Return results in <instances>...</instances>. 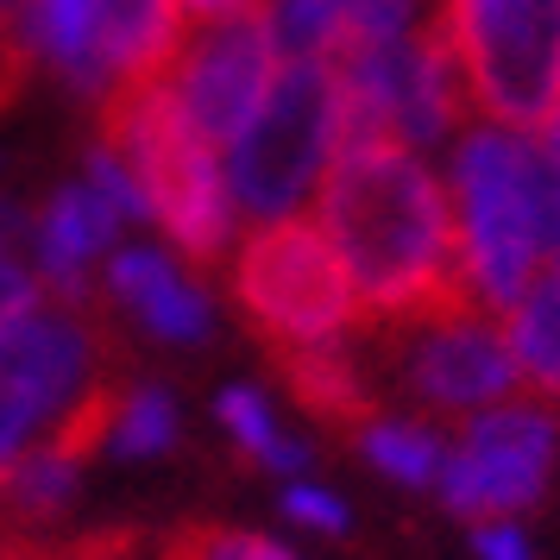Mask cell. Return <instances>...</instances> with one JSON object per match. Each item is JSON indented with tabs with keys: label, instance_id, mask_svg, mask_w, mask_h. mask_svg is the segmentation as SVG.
Returning <instances> with one entry per match:
<instances>
[{
	"label": "cell",
	"instance_id": "d4e9b609",
	"mask_svg": "<svg viewBox=\"0 0 560 560\" xmlns=\"http://www.w3.org/2000/svg\"><path fill=\"white\" fill-rule=\"evenodd\" d=\"M45 560H139V541L132 535H95V541H77V548H57Z\"/></svg>",
	"mask_w": 560,
	"mask_h": 560
},
{
	"label": "cell",
	"instance_id": "ac0fdd59",
	"mask_svg": "<svg viewBox=\"0 0 560 560\" xmlns=\"http://www.w3.org/2000/svg\"><path fill=\"white\" fill-rule=\"evenodd\" d=\"M359 447L404 485H429V479H441V466H447L441 441H434L422 422H378V416H372V422L359 429Z\"/></svg>",
	"mask_w": 560,
	"mask_h": 560
},
{
	"label": "cell",
	"instance_id": "2e32d148",
	"mask_svg": "<svg viewBox=\"0 0 560 560\" xmlns=\"http://www.w3.org/2000/svg\"><path fill=\"white\" fill-rule=\"evenodd\" d=\"M510 359L516 378H529L541 397H560V271H541L510 303Z\"/></svg>",
	"mask_w": 560,
	"mask_h": 560
},
{
	"label": "cell",
	"instance_id": "277c9868",
	"mask_svg": "<svg viewBox=\"0 0 560 560\" xmlns=\"http://www.w3.org/2000/svg\"><path fill=\"white\" fill-rule=\"evenodd\" d=\"M441 38L459 89L498 132L548 127L560 107V0H447Z\"/></svg>",
	"mask_w": 560,
	"mask_h": 560
},
{
	"label": "cell",
	"instance_id": "44dd1931",
	"mask_svg": "<svg viewBox=\"0 0 560 560\" xmlns=\"http://www.w3.org/2000/svg\"><path fill=\"white\" fill-rule=\"evenodd\" d=\"M177 441V409L164 390H127L120 416H114V447L120 454H158Z\"/></svg>",
	"mask_w": 560,
	"mask_h": 560
},
{
	"label": "cell",
	"instance_id": "cb8c5ba5",
	"mask_svg": "<svg viewBox=\"0 0 560 560\" xmlns=\"http://www.w3.org/2000/svg\"><path fill=\"white\" fill-rule=\"evenodd\" d=\"M32 303H38L32 278L20 271V258L0 246V322H7V315H20V308H32Z\"/></svg>",
	"mask_w": 560,
	"mask_h": 560
},
{
	"label": "cell",
	"instance_id": "e0dca14e",
	"mask_svg": "<svg viewBox=\"0 0 560 560\" xmlns=\"http://www.w3.org/2000/svg\"><path fill=\"white\" fill-rule=\"evenodd\" d=\"M258 20L278 63H334V51L347 45V26L328 0H271Z\"/></svg>",
	"mask_w": 560,
	"mask_h": 560
},
{
	"label": "cell",
	"instance_id": "30bf717a",
	"mask_svg": "<svg viewBox=\"0 0 560 560\" xmlns=\"http://www.w3.org/2000/svg\"><path fill=\"white\" fill-rule=\"evenodd\" d=\"M397 365V378L422 397L429 409H485L510 397L516 384V359L498 328H485L479 308L466 315H434V322H409V328L372 334Z\"/></svg>",
	"mask_w": 560,
	"mask_h": 560
},
{
	"label": "cell",
	"instance_id": "52a82bcc",
	"mask_svg": "<svg viewBox=\"0 0 560 560\" xmlns=\"http://www.w3.org/2000/svg\"><path fill=\"white\" fill-rule=\"evenodd\" d=\"M102 378V340L70 308H20L0 322V472L95 390Z\"/></svg>",
	"mask_w": 560,
	"mask_h": 560
},
{
	"label": "cell",
	"instance_id": "ffe728a7",
	"mask_svg": "<svg viewBox=\"0 0 560 560\" xmlns=\"http://www.w3.org/2000/svg\"><path fill=\"white\" fill-rule=\"evenodd\" d=\"M158 560H296L290 548H278L271 535H253V529H221V523H189L177 529Z\"/></svg>",
	"mask_w": 560,
	"mask_h": 560
},
{
	"label": "cell",
	"instance_id": "5bb4252c",
	"mask_svg": "<svg viewBox=\"0 0 560 560\" xmlns=\"http://www.w3.org/2000/svg\"><path fill=\"white\" fill-rule=\"evenodd\" d=\"M283 384L296 390V404L322 422H347V429H365L372 422V390L359 378V365L340 347H303V353H278Z\"/></svg>",
	"mask_w": 560,
	"mask_h": 560
},
{
	"label": "cell",
	"instance_id": "ba28073f",
	"mask_svg": "<svg viewBox=\"0 0 560 560\" xmlns=\"http://www.w3.org/2000/svg\"><path fill=\"white\" fill-rule=\"evenodd\" d=\"M271 82H278V51H271L258 13L183 32L177 57L164 70L171 102L183 107V120L196 127V139L214 145V152H228L233 139L246 132L258 102L271 95Z\"/></svg>",
	"mask_w": 560,
	"mask_h": 560
},
{
	"label": "cell",
	"instance_id": "603a6c76",
	"mask_svg": "<svg viewBox=\"0 0 560 560\" xmlns=\"http://www.w3.org/2000/svg\"><path fill=\"white\" fill-rule=\"evenodd\" d=\"M283 510H290L296 523H308V529H347V510H340V498L315 491V485H290Z\"/></svg>",
	"mask_w": 560,
	"mask_h": 560
},
{
	"label": "cell",
	"instance_id": "83f0119b",
	"mask_svg": "<svg viewBox=\"0 0 560 560\" xmlns=\"http://www.w3.org/2000/svg\"><path fill=\"white\" fill-rule=\"evenodd\" d=\"M548 164H555L548 183H560V107H555V120H548Z\"/></svg>",
	"mask_w": 560,
	"mask_h": 560
},
{
	"label": "cell",
	"instance_id": "f1b7e54d",
	"mask_svg": "<svg viewBox=\"0 0 560 560\" xmlns=\"http://www.w3.org/2000/svg\"><path fill=\"white\" fill-rule=\"evenodd\" d=\"M7 560H45V555H38V548H13Z\"/></svg>",
	"mask_w": 560,
	"mask_h": 560
},
{
	"label": "cell",
	"instance_id": "8992f818",
	"mask_svg": "<svg viewBox=\"0 0 560 560\" xmlns=\"http://www.w3.org/2000/svg\"><path fill=\"white\" fill-rule=\"evenodd\" d=\"M233 296L278 353L340 347L359 328L347 265L315 221H265L233 258Z\"/></svg>",
	"mask_w": 560,
	"mask_h": 560
},
{
	"label": "cell",
	"instance_id": "4fadbf2b",
	"mask_svg": "<svg viewBox=\"0 0 560 560\" xmlns=\"http://www.w3.org/2000/svg\"><path fill=\"white\" fill-rule=\"evenodd\" d=\"M120 221H127V214L107 202V196H95L89 183L57 189L51 208H45V221H38V271H45L63 296H77L82 271H89L107 246H114Z\"/></svg>",
	"mask_w": 560,
	"mask_h": 560
},
{
	"label": "cell",
	"instance_id": "6da1fadb",
	"mask_svg": "<svg viewBox=\"0 0 560 560\" xmlns=\"http://www.w3.org/2000/svg\"><path fill=\"white\" fill-rule=\"evenodd\" d=\"M315 228L347 265L365 334L479 308L459 258L454 208L422 171V158L404 145H340L322 177Z\"/></svg>",
	"mask_w": 560,
	"mask_h": 560
},
{
	"label": "cell",
	"instance_id": "7402d4cb",
	"mask_svg": "<svg viewBox=\"0 0 560 560\" xmlns=\"http://www.w3.org/2000/svg\"><path fill=\"white\" fill-rule=\"evenodd\" d=\"M347 38H397L416 20V0H328Z\"/></svg>",
	"mask_w": 560,
	"mask_h": 560
},
{
	"label": "cell",
	"instance_id": "7a4b0ae2",
	"mask_svg": "<svg viewBox=\"0 0 560 560\" xmlns=\"http://www.w3.org/2000/svg\"><path fill=\"white\" fill-rule=\"evenodd\" d=\"M107 152L127 164V177L145 196V214L177 240L183 253L208 265L221 258L233 233V196L228 177L214 164V145L196 139V127L183 120V107L171 102L164 77L120 82L107 95Z\"/></svg>",
	"mask_w": 560,
	"mask_h": 560
},
{
	"label": "cell",
	"instance_id": "3957f363",
	"mask_svg": "<svg viewBox=\"0 0 560 560\" xmlns=\"http://www.w3.org/2000/svg\"><path fill=\"white\" fill-rule=\"evenodd\" d=\"M459 258L472 296L510 308L541 271L548 240V171L516 132H472L454 158Z\"/></svg>",
	"mask_w": 560,
	"mask_h": 560
},
{
	"label": "cell",
	"instance_id": "9c48e42d",
	"mask_svg": "<svg viewBox=\"0 0 560 560\" xmlns=\"http://www.w3.org/2000/svg\"><path fill=\"white\" fill-rule=\"evenodd\" d=\"M560 447V416L535 404L485 409L479 422H466L459 447L441 466V491L459 516L472 523H504L510 510L541 498V479L555 466Z\"/></svg>",
	"mask_w": 560,
	"mask_h": 560
},
{
	"label": "cell",
	"instance_id": "7c38bea8",
	"mask_svg": "<svg viewBox=\"0 0 560 560\" xmlns=\"http://www.w3.org/2000/svg\"><path fill=\"white\" fill-rule=\"evenodd\" d=\"M107 290H114V303H127L164 340H202L208 334V296L171 258L145 253V246H127V253L107 258Z\"/></svg>",
	"mask_w": 560,
	"mask_h": 560
},
{
	"label": "cell",
	"instance_id": "5b68a950",
	"mask_svg": "<svg viewBox=\"0 0 560 560\" xmlns=\"http://www.w3.org/2000/svg\"><path fill=\"white\" fill-rule=\"evenodd\" d=\"M340 152V89L328 63H278L271 95L228 145V196L258 228L290 221Z\"/></svg>",
	"mask_w": 560,
	"mask_h": 560
},
{
	"label": "cell",
	"instance_id": "d6986e66",
	"mask_svg": "<svg viewBox=\"0 0 560 560\" xmlns=\"http://www.w3.org/2000/svg\"><path fill=\"white\" fill-rule=\"evenodd\" d=\"M221 422H228L233 441H240L246 454H258L265 466H278V472H296V466H303V447L278 434V422H271V409H265L258 390H228V397H221Z\"/></svg>",
	"mask_w": 560,
	"mask_h": 560
},
{
	"label": "cell",
	"instance_id": "9a60e30c",
	"mask_svg": "<svg viewBox=\"0 0 560 560\" xmlns=\"http://www.w3.org/2000/svg\"><path fill=\"white\" fill-rule=\"evenodd\" d=\"M26 45L51 57L57 70L82 89H102V38H95V0H20Z\"/></svg>",
	"mask_w": 560,
	"mask_h": 560
},
{
	"label": "cell",
	"instance_id": "4316f807",
	"mask_svg": "<svg viewBox=\"0 0 560 560\" xmlns=\"http://www.w3.org/2000/svg\"><path fill=\"white\" fill-rule=\"evenodd\" d=\"M189 26H214V20H240V13H258V0H177Z\"/></svg>",
	"mask_w": 560,
	"mask_h": 560
},
{
	"label": "cell",
	"instance_id": "484cf974",
	"mask_svg": "<svg viewBox=\"0 0 560 560\" xmlns=\"http://www.w3.org/2000/svg\"><path fill=\"white\" fill-rule=\"evenodd\" d=\"M479 555L485 560H529V541L516 523H479Z\"/></svg>",
	"mask_w": 560,
	"mask_h": 560
},
{
	"label": "cell",
	"instance_id": "8fae6325",
	"mask_svg": "<svg viewBox=\"0 0 560 560\" xmlns=\"http://www.w3.org/2000/svg\"><path fill=\"white\" fill-rule=\"evenodd\" d=\"M95 38H102V77L114 89L164 77L183 45V7L177 0H95Z\"/></svg>",
	"mask_w": 560,
	"mask_h": 560
}]
</instances>
